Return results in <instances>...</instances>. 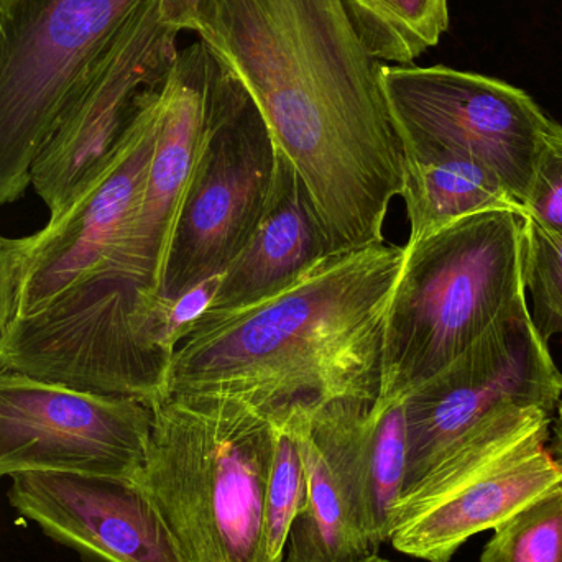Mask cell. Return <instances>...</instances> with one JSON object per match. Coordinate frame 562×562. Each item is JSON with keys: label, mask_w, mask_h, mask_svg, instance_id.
Wrapping results in <instances>:
<instances>
[{"label": "cell", "mask_w": 562, "mask_h": 562, "mask_svg": "<svg viewBox=\"0 0 562 562\" xmlns=\"http://www.w3.org/2000/svg\"><path fill=\"white\" fill-rule=\"evenodd\" d=\"M193 32L252 95L330 252L386 243L405 147L342 0H203Z\"/></svg>", "instance_id": "obj_1"}, {"label": "cell", "mask_w": 562, "mask_h": 562, "mask_svg": "<svg viewBox=\"0 0 562 562\" xmlns=\"http://www.w3.org/2000/svg\"><path fill=\"white\" fill-rule=\"evenodd\" d=\"M405 260L390 243L337 250L260 300L206 311L171 359L165 395L234 400L267 418L337 400L375 405Z\"/></svg>", "instance_id": "obj_2"}, {"label": "cell", "mask_w": 562, "mask_h": 562, "mask_svg": "<svg viewBox=\"0 0 562 562\" xmlns=\"http://www.w3.org/2000/svg\"><path fill=\"white\" fill-rule=\"evenodd\" d=\"M137 482L188 562H267L276 426L244 403L165 395L151 403Z\"/></svg>", "instance_id": "obj_3"}, {"label": "cell", "mask_w": 562, "mask_h": 562, "mask_svg": "<svg viewBox=\"0 0 562 562\" xmlns=\"http://www.w3.org/2000/svg\"><path fill=\"white\" fill-rule=\"evenodd\" d=\"M405 247L379 402L405 398L527 296L524 217L514 211L474 214Z\"/></svg>", "instance_id": "obj_4"}, {"label": "cell", "mask_w": 562, "mask_h": 562, "mask_svg": "<svg viewBox=\"0 0 562 562\" xmlns=\"http://www.w3.org/2000/svg\"><path fill=\"white\" fill-rule=\"evenodd\" d=\"M161 294L98 269L0 336V366L42 382L150 406L165 395L171 359L160 336Z\"/></svg>", "instance_id": "obj_5"}, {"label": "cell", "mask_w": 562, "mask_h": 562, "mask_svg": "<svg viewBox=\"0 0 562 562\" xmlns=\"http://www.w3.org/2000/svg\"><path fill=\"white\" fill-rule=\"evenodd\" d=\"M277 164L262 112L213 55L203 148L171 234L160 294L180 296L236 259L269 203Z\"/></svg>", "instance_id": "obj_6"}, {"label": "cell", "mask_w": 562, "mask_h": 562, "mask_svg": "<svg viewBox=\"0 0 562 562\" xmlns=\"http://www.w3.org/2000/svg\"><path fill=\"white\" fill-rule=\"evenodd\" d=\"M144 0H0V207L30 184L63 105Z\"/></svg>", "instance_id": "obj_7"}, {"label": "cell", "mask_w": 562, "mask_h": 562, "mask_svg": "<svg viewBox=\"0 0 562 562\" xmlns=\"http://www.w3.org/2000/svg\"><path fill=\"white\" fill-rule=\"evenodd\" d=\"M405 154L471 158L494 171L524 206L548 117L524 89L448 66L383 65Z\"/></svg>", "instance_id": "obj_8"}, {"label": "cell", "mask_w": 562, "mask_h": 562, "mask_svg": "<svg viewBox=\"0 0 562 562\" xmlns=\"http://www.w3.org/2000/svg\"><path fill=\"white\" fill-rule=\"evenodd\" d=\"M561 398V370L535 327L527 296L520 297L472 346L405 396L402 495L454 442L495 413L507 406L557 413Z\"/></svg>", "instance_id": "obj_9"}, {"label": "cell", "mask_w": 562, "mask_h": 562, "mask_svg": "<svg viewBox=\"0 0 562 562\" xmlns=\"http://www.w3.org/2000/svg\"><path fill=\"white\" fill-rule=\"evenodd\" d=\"M178 35L160 0H144L78 79L30 173L52 216L164 89L180 53Z\"/></svg>", "instance_id": "obj_10"}, {"label": "cell", "mask_w": 562, "mask_h": 562, "mask_svg": "<svg viewBox=\"0 0 562 562\" xmlns=\"http://www.w3.org/2000/svg\"><path fill=\"white\" fill-rule=\"evenodd\" d=\"M151 409L78 392L0 366V479L32 472L137 479Z\"/></svg>", "instance_id": "obj_11"}, {"label": "cell", "mask_w": 562, "mask_h": 562, "mask_svg": "<svg viewBox=\"0 0 562 562\" xmlns=\"http://www.w3.org/2000/svg\"><path fill=\"white\" fill-rule=\"evenodd\" d=\"M161 105L164 89L68 203L49 216L40 233L26 237L16 316L33 313L101 266L140 196L157 144Z\"/></svg>", "instance_id": "obj_12"}, {"label": "cell", "mask_w": 562, "mask_h": 562, "mask_svg": "<svg viewBox=\"0 0 562 562\" xmlns=\"http://www.w3.org/2000/svg\"><path fill=\"white\" fill-rule=\"evenodd\" d=\"M10 505L92 562H188L137 479L32 472L12 477Z\"/></svg>", "instance_id": "obj_13"}, {"label": "cell", "mask_w": 562, "mask_h": 562, "mask_svg": "<svg viewBox=\"0 0 562 562\" xmlns=\"http://www.w3.org/2000/svg\"><path fill=\"white\" fill-rule=\"evenodd\" d=\"M211 59L213 53L201 40L178 53L164 88L160 128L140 196L98 266L124 273L157 293L178 213L203 148Z\"/></svg>", "instance_id": "obj_14"}, {"label": "cell", "mask_w": 562, "mask_h": 562, "mask_svg": "<svg viewBox=\"0 0 562 562\" xmlns=\"http://www.w3.org/2000/svg\"><path fill=\"white\" fill-rule=\"evenodd\" d=\"M372 406L337 400L277 413L300 439L307 475L306 502L291 527L283 562H360L376 554L363 533L360 477Z\"/></svg>", "instance_id": "obj_15"}, {"label": "cell", "mask_w": 562, "mask_h": 562, "mask_svg": "<svg viewBox=\"0 0 562 562\" xmlns=\"http://www.w3.org/2000/svg\"><path fill=\"white\" fill-rule=\"evenodd\" d=\"M550 438L551 426L474 474L396 508L390 543L405 557L451 562L472 537L501 527L562 481Z\"/></svg>", "instance_id": "obj_16"}, {"label": "cell", "mask_w": 562, "mask_h": 562, "mask_svg": "<svg viewBox=\"0 0 562 562\" xmlns=\"http://www.w3.org/2000/svg\"><path fill=\"white\" fill-rule=\"evenodd\" d=\"M330 254L310 198L279 154L269 203L236 259L226 267L207 311L233 310L260 300Z\"/></svg>", "instance_id": "obj_17"}, {"label": "cell", "mask_w": 562, "mask_h": 562, "mask_svg": "<svg viewBox=\"0 0 562 562\" xmlns=\"http://www.w3.org/2000/svg\"><path fill=\"white\" fill-rule=\"evenodd\" d=\"M405 200L408 244L436 231L488 211L525 216L520 201L504 181L479 161L448 154H405Z\"/></svg>", "instance_id": "obj_18"}, {"label": "cell", "mask_w": 562, "mask_h": 562, "mask_svg": "<svg viewBox=\"0 0 562 562\" xmlns=\"http://www.w3.org/2000/svg\"><path fill=\"white\" fill-rule=\"evenodd\" d=\"M405 474V398L376 402L367 418L360 454L363 533L375 551L390 541Z\"/></svg>", "instance_id": "obj_19"}, {"label": "cell", "mask_w": 562, "mask_h": 562, "mask_svg": "<svg viewBox=\"0 0 562 562\" xmlns=\"http://www.w3.org/2000/svg\"><path fill=\"white\" fill-rule=\"evenodd\" d=\"M367 52L376 61L412 65L449 29L448 0H342Z\"/></svg>", "instance_id": "obj_20"}, {"label": "cell", "mask_w": 562, "mask_h": 562, "mask_svg": "<svg viewBox=\"0 0 562 562\" xmlns=\"http://www.w3.org/2000/svg\"><path fill=\"white\" fill-rule=\"evenodd\" d=\"M270 422L276 426V452L267 488L263 553L267 562H283L291 527L306 502L307 475L303 448L290 422L284 416Z\"/></svg>", "instance_id": "obj_21"}, {"label": "cell", "mask_w": 562, "mask_h": 562, "mask_svg": "<svg viewBox=\"0 0 562 562\" xmlns=\"http://www.w3.org/2000/svg\"><path fill=\"white\" fill-rule=\"evenodd\" d=\"M481 562H562V481L495 528Z\"/></svg>", "instance_id": "obj_22"}, {"label": "cell", "mask_w": 562, "mask_h": 562, "mask_svg": "<svg viewBox=\"0 0 562 562\" xmlns=\"http://www.w3.org/2000/svg\"><path fill=\"white\" fill-rule=\"evenodd\" d=\"M524 284L535 327L544 342L562 334V231L524 217Z\"/></svg>", "instance_id": "obj_23"}, {"label": "cell", "mask_w": 562, "mask_h": 562, "mask_svg": "<svg viewBox=\"0 0 562 562\" xmlns=\"http://www.w3.org/2000/svg\"><path fill=\"white\" fill-rule=\"evenodd\" d=\"M524 211L540 226L562 231V125L553 119L541 135Z\"/></svg>", "instance_id": "obj_24"}, {"label": "cell", "mask_w": 562, "mask_h": 562, "mask_svg": "<svg viewBox=\"0 0 562 562\" xmlns=\"http://www.w3.org/2000/svg\"><path fill=\"white\" fill-rule=\"evenodd\" d=\"M25 259L26 237L7 239L0 236V336L16 316Z\"/></svg>", "instance_id": "obj_25"}, {"label": "cell", "mask_w": 562, "mask_h": 562, "mask_svg": "<svg viewBox=\"0 0 562 562\" xmlns=\"http://www.w3.org/2000/svg\"><path fill=\"white\" fill-rule=\"evenodd\" d=\"M161 15L168 25L181 30H194L198 10L203 0H160Z\"/></svg>", "instance_id": "obj_26"}, {"label": "cell", "mask_w": 562, "mask_h": 562, "mask_svg": "<svg viewBox=\"0 0 562 562\" xmlns=\"http://www.w3.org/2000/svg\"><path fill=\"white\" fill-rule=\"evenodd\" d=\"M550 451L562 468V402L558 406L553 425H551Z\"/></svg>", "instance_id": "obj_27"}, {"label": "cell", "mask_w": 562, "mask_h": 562, "mask_svg": "<svg viewBox=\"0 0 562 562\" xmlns=\"http://www.w3.org/2000/svg\"><path fill=\"white\" fill-rule=\"evenodd\" d=\"M360 562H392L389 560H385V558H380L379 554H372V557L366 558V560Z\"/></svg>", "instance_id": "obj_28"}]
</instances>
